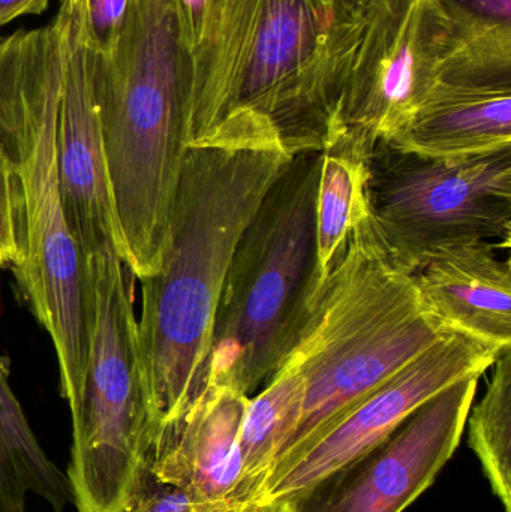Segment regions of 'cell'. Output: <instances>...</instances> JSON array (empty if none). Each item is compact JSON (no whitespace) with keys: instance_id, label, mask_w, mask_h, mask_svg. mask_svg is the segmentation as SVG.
Instances as JSON below:
<instances>
[{"instance_id":"30bf717a","label":"cell","mask_w":511,"mask_h":512,"mask_svg":"<svg viewBox=\"0 0 511 512\" xmlns=\"http://www.w3.org/2000/svg\"><path fill=\"white\" fill-rule=\"evenodd\" d=\"M447 53L440 0H369L339 108V128L390 141L437 83Z\"/></svg>"},{"instance_id":"603a6c76","label":"cell","mask_w":511,"mask_h":512,"mask_svg":"<svg viewBox=\"0 0 511 512\" xmlns=\"http://www.w3.org/2000/svg\"><path fill=\"white\" fill-rule=\"evenodd\" d=\"M134 0H87V21L98 56H110L128 24Z\"/></svg>"},{"instance_id":"6da1fadb","label":"cell","mask_w":511,"mask_h":512,"mask_svg":"<svg viewBox=\"0 0 511 512\" xmlns=\"http://www.w3.org/2000/svg\"><path fill=\"white\" fill-rule=\"evenodd\" d=\"M363 29V9L327 0H227L189 62V147L323 152Z\"/></svg>"},{"instance_id":"277c9868","label":"cell","mask_w":511,"mask_h":512,"mask_svg":"<svg viewBox=\"0 0 511 512\" xmlns=\"http://www.w3.org/2000/svg\"><path fill=\"white\" fill-rule=\"evenodd\" d=\"M95 90L122 259L159 271L188 152L191 71L173 0H134L116 50L98 56Z\"/></svg>"},{"instance_id":"8fae6325","label":"cell","mask_w":511,"mask_h":512,"mask_svg":"<svg viewBox=\"0 0 511 512\" xmlns=\"http://www.w3.org/2000/svg\"><path fill=\"white\" fill-rule=\"evenodd\" d=\"M480 376L450 385L395 432L288 499L293 512H402L434 484L461 444Z\"/></svg>"},{"instance_id":"5bb4252c","label":"cell","mask_w":511,"mask_h":512,"mask_svg":"<svg viewBox=\"0 0 511 512\" xmlns=\"http://www.w3.org/2000/svg\"><path fill=\"white\" fill-rule=\"evenodd\" d=\"M425 309L452 333L498 352L511 349V265L489 242L432 252L413 273Z\"/></svg>"},{"instance_id":"44dd1931","label":"cell","mask_w":511,"mask_h":512,"mask_svg":"<svg viewBox=\"0 0 511 512\" xmlns=\"http://www.w3.org/2000/svg\"><path fill=\"white\" fill-rule=\"evenodd\" d=\"M23 200L14 162L0 147V268H12L21 256Z\"/></svg>"},{"instance_id":"9c48e42d","label":"cell","mask_w":511,"mask_h":512,"mask_svg":"<svg viewBox=\"0 0 511 512\" xmlns=\"http://www.w3.org/2000/svg\"><path fill=\"white\" fill-rule=\"evenodd\" d=\"M501 354L464 334L450 333L296 450L282 456L248 505L294 498L380 444L450 385L470 376L482 378Z\"/></svg>"},{"instance_id":"2e32d148","label":"cell","mask_w":511,"mask_h":512,"mask_svg":"<svg viewBox=\"0 0 511 512\" xmlns=\"http://www.w3.org/2000/svg\"><path fill=\"white\" fill-rule=\"evenodd\" d=\"M375 144L342 131L321 152L315 203L318 291L347 248L353 231L369 216V158Z\"/></svg>"},{"instance_id":"ba28073f","label":"cell","mask_w":511,"mask_h":512,"mask_svg":"<svg viewBox=\"0 0 511 512\" xmlns=\"http://www.w3.org/2000/svg\"><path fill=\"white\" fill-rule=\"evenodd\" d=\"M369 216L393 261L413 274L459 243L511 242V147L426 158L378 141L369 158Z\"/></svg>"},{"instance_id":"d6986e66","label":"cell","mask_w":511,"mask_h":512,"mask_svg":"<svg viewBox=\"0 0 511 512\" xmlns=\"http://www.w3.org/2000/svg\"><path fill=\"white\" fill-rule=\"evenodd\" d=\"M29 493L54 512L72 502L68 477L42 450L26 414L9 387L8 364L0 358V511L26 512Z\"/></svg>"},{"instance_id":"3957f363","label":"cell","mask_w":511,"mask_h":512,"mask_svg":"<svg viewBox=\"0 0 511 512\" xmlns=\"http://www.w3.org/2000/svg\"><path fill=\"white\" fill-rule=\"evenodd\" d=\"M78 0H60L45 26L0 36V147L17 168L23 200L17 286L50 334L68 405L83 390L87 322L83 258L63 213L60 104Z\"/></svg>"},{"instance_id":"ac0fdd59","label":"cell","mask_w":511,"mask_h":512,"mask_svg":"<svg viewBox=\"0 0 511 512\" xmlns=\"http://www.w3.org/2000/svg\"><path fill=\"white\" fill-rule=\"evenodd\" d=\"M305 378L294 364L284 363L263 391L249 399L240 429V484L236 507L251 502L285 445L293 438L302 415Z\"/></svg>"},{"instance_id":"e0dca14e","label":"cell","mask_w":511,"mask_h":512,"mask_svg":"<svg viewBox=\"0 0 511 512\" xmlns=\"http://www.w3.org/2000/svg\"><path fill=\"white\" fill-rule=\"evenodd\" d=\"M447 53L438 80L511 83V0H440Z\"/></svg>"},{"instance_id":"8992f818","label":"cell","mask_w":511,"mask_h":512,"mask_svg":"<svg viewBox=\"0 0 511 512\" xmlns=\"http://www.w3.org/2000/svg\"><path fill=\"white\" fill-rule=\"evenodd\" d=\"M321 152L293 156L239 240L216 313L204 387L251 396L299 343L318 297Z\"/></svg>"},{"instance_id":"7a4b0ae2","label":"cell","mask_w":511,"mask_h":512,"mask_svg":"<svg viewBox=\"0 0 511 512\" xmlns=\"http://www.w3.org/2000/svg\"><path fill=\"white\" fill-rule=\"evenodd\" d=\"M290 159L269 147H189L186 152L161 268L140 280L138 346L155 438L203 391L231 259Z\"/></svg>"},{"instance_id":"4316f807","label":"cell","mask_w":511,"mask_h":512,"mask_svg":"<svg viewBox=\"0 0 511 512\" xmlns=\"http://www.w3.org/2000/svg\"><path fill=\"white\" fill-rule=\"evenodd\" d=\"M327 2L341 3V5L348 6V8L365 9L369 0H327Z\"/></svg>"},{"instance_id":"484cf974","label":"cell","mask_w":511,"mask_h":512,"mask_svg":"<svg viewBox=\"0 0 511 512\" xmlns=\"http://www.w3.org/2000/svg\"><path fill=\"white\" fill-rule=\"evenodd\" d=\"M231 512H293L287 502H275V504L246 505L240 510Z\"/></svg>"},{"instance_id":"5b68a950","label":"cell","mask_w":511,"mask_h":512,"mask_svg":"<svg viewBox=\"0 0 511 512\" xmlns=\"http://www.w3.org/2000/svg\"><path fill=\"white\" fill-rule=\"evenodd\" d=\"M450 333L425 309L413 274L393 261L366 219L321 283L311 318L285 361L302 372L305 399L296 432L276 462Z\"/></svg>"},{"instance_id":"9a60e30c","label":"cell","mask_w":511,"mask_h":512,"mask_svg":"<svg viewBox=\"0 0 511 512\" xmlns=\"http://www.w3.org/2000/svg\"><path fill=\"white\" fill-rule=\"evenodd\" d=\"M426 158H467L511 147V83L437 80L390 141Z\"/></svg>"},{"instance_id":"d4e9b609","label":"cell","mask_w":511,"mask_h":512,"mask_svg":"<svg viewBox=\"0 0 511 512\" xmlns=\"http://www.w3.org/2000/svg\"><path fill=\"white\" fill-rule=\"evenodd\" d=\"M51 0H0V27L27 15H41Z\"/></svg>"},{"instance_id":"4fadbf2b","label":"cell","mask_w":511,"mask_h":512,"mask_svg":"<svg viewBox=\"0 0 511 512\" xmlns=\"http://www.w3.org/2000/svg\"><path fill=\"white\" fill-rule=\"evenodd\" d=\"M249 399L230 388L204 387L185 414L156 435L150 474L201 501L239 510V438Z\"/></svg>"},{"instance_id":"cb8c5ba5","label":"cell","mask_w":511,"mask_h":512,"mask_svg":"<svg viewBox=\"0 0 511 512\" xmlns=\"http://www.w3.org/2000/svg\"><path fill=\"white\" fill-rule=\"evenodd\" d=\"M230 508L210 504L173 484L162 483L152 474L131 512H231Z\"/></svg>"},{"instance_id":"7402d4cb","label":"cell","mask_w":511,"mask_h":512,"mask_svg":"<svg viewBox=\"0 0 511 512\" xmlns=\"http://www.w3.org/2000/svg\"><path fill=\"white\" fill-rule=\"evenodd\" d=\"M225 3L227 0H173L180 45L188 63L215 38Z\"/></svg>"},{"instance_id":"7c38bea8","label":"cell","mask_w":511,"mask_h":512,"mask_svg":"<svg viewBox=\"0 0 511 512\" xmlns=\"http://www.w3.org/2000/svg\"><path fill=\"white\" fill-rule=\"evenodd\" d=\"M96 51L87 0H78L69 32L60 104L63 213L81 258L111 243L122 258L95 90Z\"/></svg>"},{"instance_id":"83f0119b","label":"cell","mask_w":511,"mask_h":512,"mask_svg":"<svg viewBox=\"0 0 511 512\" xmlns=\"http://www.w3.org/2000/svg\"><path fill=\"white\" fill-rule=\"evenodd\" d=\"M0 512H3V511H0Z\"/></svg>"},{"instance_id":"ffe728a7","label":"cell","mask_w":511,"mask_h":512,"mask_svg":"<svg viewBox=\"0 0 511 512\" xmlns=\"http://www.w3.org/2000/svg\"><path fill=\"white\" fill-rule=\"evenodd\" d=\"M492 367L488 390L467 417L468 444L504 511L511 512V349Z\"/></svg>"},{"instance_id":"52a82bcc","label":"cell","mask_w":511,"mask_h":512,"mask_svg":"<svg viewBox=\"0 0 511 512\" xmlns=\"http://www.w3.org/2000/svg\"><path fill=\"white\" fill-rule=\"evenodd\" d=\"M87 366L72 418L68 481L78 512H131L149 477L153 429L134 309L137 277L111 243L83 256Z\"/></svg>"}]
</instances>
